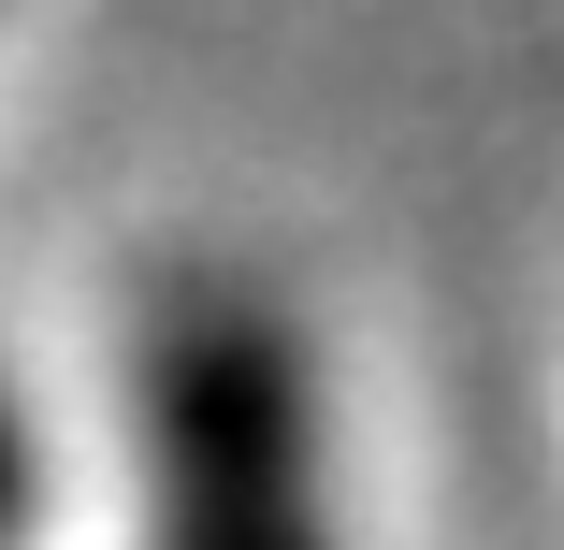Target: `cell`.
<instances>
[{"label":"cell","mask_w":564,"mask_h":550,"mask_svg":"<svg viewBox=\"0 0 564 550\" xmlns=\"http://www.w3.org/2000/svg\"><path fill=\"white\" fill-rule=\"evenodd\" d=\"M145 464H160V550H333L290 334L232 290H188L145 334Z\"/></svg>","instance_id":"obj_1"},{"label":"cell","mask_w":564,"mask_h":550,"mask_svg":"<svg viewBox=\"0 0 564 550\" xmlns=\"http://www.w3.org/2000/svg\"><path fill=\"white\" fill-rule=\"evenodd\" d=\"M30 521V420H15V391H0V536Z\"/></svg>","instance_id":"obj_2"}]
</instances>
